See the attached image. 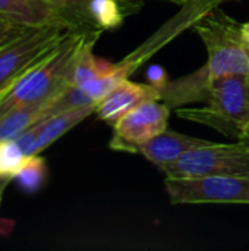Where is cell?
Wrapping results in <instances>:
<instances>
[{"mask_svg":"<svg viewBox=\"0 0 249 251\" xmlns=\"http://www.w3.org/2000/svg\"><path fill=\"white\" fill-rule=\"evenodd\" d=\"M92 31L73 29L50 53L37 60L0 94V118L9 110L54 97L70 87L78 54Z\"/></svg>","mask_w":249,"mask_h":251,"instance_id":"obj_1","label":"cell"},{"mask_svg":"<svg viewBox=\"0 0 249 251\" xmlns=\"http://www.w3.org/2000/svg\"><path fill=\"white\" fill-rule=\"evenodd\" d=\"M204 103L203 107H179L176 115L239 140L249 121V75L216 78Z\"/></svg>","mask_w":249,"mask_h":251,"instance_id":"obj_2","label":"cell"},{"mask_svg":"<svg viewBox=\"0 0 249 251\" xmlns=\"http://www.w3.org/2000/svg\"><path fill=\"white\" fill-rule=\"evenodd\" d=\"M207 49L208 74L216 79L226 75H249V53L242 38V24L213 9L194 28Z\"/></svg>","mask_w":249,"mask_h":251,"instance_id":"obj_3","label":"cell"},{"mask_svg":"<svg viewBox=\"0 0 249 251\" xmlns=\"http://www.w3.org/2000/svg\"><path fill=\"white\" fill-rule=\"evenodd\" d=\"M169 178L249 176V143H211L185 153L178 160L158 168Z\"/></svg>","mask_w":249,"mask_h":251,"instance_id":"obj_4","label":"cell"},{"mask_svg":"<svg viewBox=\"0 0 249 251\" xmlns=\"http://www.w3.org/2000/svg\"><path fill=\"white\" fill-rule=\"evenodd\" d=\"M73 29L78 28L69 24L32 26L0 49V94L4 93L13 81L37 60L50 53Z\"/></svg>","mask_w":249,"mask_h":251,"instance_id":"obj_5","label":"cell"},{"mask_svg":"<svg viewBox=\"0 0 249 251\" xmlns=\"http://www.w3.org/2000/svg\"><path fill=\"white\" fill-rule=\"evenodd\" d=\"M225 1L227 0H188L185 1L179 13L170 18L138 49H135L120 62L114 63V68L110 72V76L113 78V81L119 84L120 81L128 79L141 65H144L160 49H163L175 37L181 35L188 28H195V25L205 15H208L213 9L219 7Z\"/></svg>","mask_w":249,"mask_h":251,"instance_id":"obj_6","label":"cell"},{"mask_svg":"<svg viewBox=\"0 0 249 251\" xmlns=\"http://www.w3.org/2000/svg\"><path fill=\"white\" fill-rule=\"evenodd\" d=\"M164 187L173 204H249V176H166Z\"/></svg>","mask_w":249,"mask_h":251,"instance_id":"obj_7","label":"cell"},{"mask_svg":"<svg viewBox=\"0 0 249 251\" xmlns=\"http://www.w3.org/2000/svg\"><path fill=\"white\" fill-rule=\"evenodd\" d=\"M170 107L158 100H148L122 116L113 126L110 149L116 151L139 153L151 138L167 129Z\"/></svg>","mask_w":249,"mask_h":251,"instance_id":"obj_8","label":"cell"},{"mask_svg":"<svg viewBox=\"0 0 249 251\" xmlns=\"http://www.w3.org/2000/svg\"><path fill=\"white\" fill-rule=\"evenodd\" d=\"M148 100H161V91L157 84H138L128 79L120 81L103 100L97 103V116L114 125L122 116Z\"/></svg>","mask_w":249,"mask_h":251,"instance_id":"obj_9","label":"cell"},{"mask_svg":"<svg viewBox=\"0 0 249 251\" xmlns=\"http://www.w3.org/2000/svg\"><path fill=\"white\" fill-rule=\"evenodd\" d=\"M0 18L28 28L50 24L72 25L59 7L45 0H0Z\"/></svg>","mask_w":249,"mask_h":251,"instance_id":"obj_10","label":"cell"},{"mask_svg":"<svg viewBox=\"0 0 249 251\" xmlns=\"http://www.w3.org/2000/svg\"><path fill=\"white\" fill-rule=\"evenodd\" d=\"M207 144H211V141L194 138L167 128L154 138H151L147 144H144L139 153L148 162H151L157 168H161L167 163L178 160L185 153Z\"/></svg>","mask_w":249,"mask_h":251,"instance_id":"obj_11","label":"cell"},{"mask_svg":"<svg viewBox=\"0 0 249 251\" xmlns=\"http://www.w3.org/2000/svg\"><path fill=\"white\" fill-rule=\"evenodd\" d=\"M95 104L66 110L62 113L51 115L45 119H41L40 128H38V135L35 140V144L32 147V154H40L43 150H45L48 146H51L54 141H57L62 135H65L68 131H70L73 126L81 124L84 119L95 113ZM31 154V156H32Z\"/></svg>","mask_w":249,"mask_h":251,"instance_id":"obj_12","label":"cell"},{"mask_svg":"<svg viewBox=\"0 0 249 251\" xmlns=\"http://www.w3.org/2000/svg\"><path fill=\"white\" fill-rule=\"evenodd\" d=\"M54 97L12 109L6 115H3L0 118V141L15 140L22 132H25L29 126H32L41 119H45L47 107L50 106Z\"/></svg>","mask_w":249,"mask_h":251,"instance_id":"obj_13","label":"cell"},{"mask_svg":"<svg viewBox=\"0 0 249 251\" xmlns=\"http://www.w3.org/2000/svg\"><path fill=\"white\" fill-rule=\"evenodd\" d=\"M47 178L45 160L38 154L26 156L18 174L13 176L18 188L25 194H35L41 190Z\"/></svg>","mask_w":249,"mask_h":251,"instance_id":"obj_14","label":"cell"},{"mask_svg":"<svg viewBox=\"0 0 249 251\" xmlns=\"http://www.w3.org/2000/svg\"><path fill=\"white\" fill-rule=\"evenodd\" d=\"M45 1L59 7L66 16V19L75 28L84 31H101L94 25L91 19L90 7L92 0H45Z\"/></svg>","mask_w":249,"mask_h":251,"instance_id":"obj_15","label":"cell"},{"mask_svg":"<svg viewBox=\"0 0 249 251\" xmlns=\"http://www.w3.org/2000/svg\"><path fill=\"white\" fill-rule=\"evenodd\" d=\"M26 154L15 140L0 141V179L9 182L21 169Z\"/></svg>","mask_w":249,"mask_h":251,"instance_id":"obj_16","label":"cell"},{"mask_svg":"<svg viewBox=\"0 0 249 251\" xmlns=\"http://www.w3.org/2000/svg\"><path fill=\"white\" fill-rule=\"evenodd\" d=\"M26 29H28V26L16 25V24H12V22L0 18V49H3L4 46H7L9 43H12L18 37H21Z\"/></svg>","mask_w":249,"mask_h":251,"instance_id":"obj_17","label":"cell"},{"mask_svg":"<svg viewBox=\"0 0 249 251\" xmlns=\"http://www.w3.org/2000/svg\"><path fill=\"white\" fill-rule=\"evenodd\" d=\"M242 38H244L247 49H249V22L242 24Z\"/></svg>","mask_w":249,"mask_h":251,"instance_id":"obj_18","label":"cell"},{"mask_svg":"<svg viewBox=\"0 0 249 251\" xmlns=\"http://www.w3.org/2000/svg\"><path fill=\"white\" fill-rule=\"evenodd\" d=\"M239 140H245V141H248L249 143V121L248 124H247V126H245V129H244V132H242V135H241V138Z\"/></svg>","mask_w":249,"mask_h":251,"instance_id":"obj_19","label":"cell"},{"mask_svg":"<svg viewBox=\"0 0 249 251\" xmlns=\"http://www.w3.org/2000/svg\"><path fill=\"white\" fill-rule=\"evenodd\" d=\"M166 1H172V3H176V4H183L188 0H166Z\"/></svg>","mask_w":249,"mask_h":251,"instance_id":"obj_20","label":"cell"},{"mask_svg":"<svg viewBox=\"0 0 249 251\" xmlns=\"http://www.w3.org/2000/svg\"><path fill=\"white\" fill-rule=\"evenodd\" d=\"M0 201H1V188H0Z\"/></svg>","mask_w":249,"mask_h":251,"instance_id":"obj_21","label":"cell"},{"mask_svg":"<svg viewBox=\"0 0 249 251\" xmlns=\"http://www.w3.org/2000/svg\"><path fill=\"white\" fill-rule=\"evenodd\" d=\"M248 53H249V49H248Z\"/></svg>","mask_w":249,"mask_h":251,"instance_id":"obj_22","label":"cell"}]
</instances>
